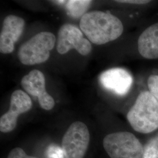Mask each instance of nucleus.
<instances>
[{"instance_id":"9b49d317","label":"nucleus","mask_w":158,"mask_h":158,"mask_svg":"<svg viewBox=\"0 0 158 158\" xmlns=\"http://www.w3.org/2000/svg\"><path fill=\"white\" fill-rule=\"evenodd\" d=\"M137 49L143 59H158V21L143 30L137 40Z\"/></svg>"},{"instance_id":"9d476101","label":"nucleus","mask_w":158,"mask_h":158,"mask_svg":"<svg viewBox=\"0 0 158 158\" xmlns=\"http://www.w3.org/2000/svg\"><path fill=\"white\" fill-rule=\"evenodd\" d=\"M25 21L21 17L10 15L6 17L0 34V52L9 54L14 50L15 44L23 34Z\"/></svg>"},{"instance_id":"0eeeda50","label":"nucleus","mask_w":158,"mask_h":158,"mask_svg":"<svg viewBox=\"0 0 158 158\" xmlns=\"http://www.w3.org/2000/svg\"><path fill=\"white\" fill-rule=\"evenodd\" d=\"M102 87L118 97H124L130 93L134 83L132 75L125 69L114 68L103 72L99 77Z\"/></svg>"},{"instance_id":"20e7f679","label":"nucleus","mask_w":158,"mask_h":158,"mask_svg":"<svg viewBox=\"0 0 158 158\" xmlns=\"http://www.w3.org/2000/svg\"><path fill=\"white\" fill-rule=\"evenodd\" d=\"M104 149L111 158H142L143 148L139 139L129 132H117L106 136Z\"/></svg>"},{"instance_id":"6e6552de","label":"nucleus","mask_w":158,"mask_h":158,"mask_svg":"<svg viewBox=\"0 0 158 158\" xmlns=\"http://www.w3.org/2000/svg\"><path fill=\"white\" fill-rule=\"evenodd\" d=\"M32 107L30 97L21 90L15 91L11 97L8 111L0 118V131L4 133L11 132L17 124L18 116L29 111Z\"/></svg>"},{"instance_id":"4468645a","label":"nucleus","mask_w":158,"mask_h":158,"mask_svg":"<svg viewBox=\"0 0 158 158\" xmlns=\"http://www.w3.org/2000/svg\"><path fill=\"white\" fill-rule=\"evenodd\" d=\"M147 89L158 102V73L149 75L147 80Z\"/></svg>"},{"instance_id":"f03ea898","label":"nucleus","mask_w":158,"mask_h":158,"mask_svg":"<svg viewBox=\"0 0 158 158\" xmlns=\"http://www.w3.org/2000/svg\"><path fill=\"white\" fill-rule=\"evenodd\" d=\"M127 118L138 132L149 134L158 130V102L147 89L138 94Z\"/></svg>"},{"instance_id":"423d86ee","label":"nucleus","mask_w":158,"mask_h":158,"mask_svg":"<svg viewBox=\"0 0 158 158\" xmlns=\"http://www.w3.org/2000/svg\"><path fill=\"white\" fill-rule=\"evenodd\" d=\"M57 51L63 55L71 49H76L83 56L89 55L92 49L90 42L83 37L77 27L71 24H64L58 32Z\"/></svg>"},{"instance_id":"f257e3e1","label":"nucleus","mask_w":158,"mask_h":158,"mask_svg":"<svg viewBox=\"0 0 158 158\" xmlns=\"http://www.w3.org/2000/svg\"><path fill=\"white\" fill-rule=\"evenodd\" d=\"M80 28L88 40L96 45H104L118 39L124 25L115 15L108 12L93 11L81 17Z\"/></svg>"},{"instance_id":"7ed1b4c3","label":"nucleus","mask_w":158,"mask_h":158,"mask_svg":"<svg viewBox=\"0 0 158 158\" xmlns=\"http://www.w3.org/2000/svg\"><path fill=\"white\" fill-rule=\"evenodd\" d=\"M56 40L54 34L50 32H41L34 35L20 46L18 52L19 61L27 66L45 62L49 58Z\"/></svg>"},{"instance_id":"dca6fc26","label":"nucleus","mask_w":158,"mask_h":158,"mask_svg":"<svg viewBox=\"0 0 158 158\" xmlns=\"http://www.w3.org/2000/svg\"><path fill=\"white\" fill-rule=\"evenodd\" d=\"M116 2L120 4H130L134 6H145L149 4L152 1L149 0H123V1H115Z\"/></svg>"},{"instance_id":"f8f14e48","label":"nucleus","mask_w":158,"mask_h":158,"mask_svg":"<svg viewBox=\"0 0 158 158\" xmlns=\"http://www.w3.org/2000/svg\"><path fill=\"white\" fill-rule=\"evenodd\" d=\"M92 1L86 0H71L66 2L69 14L73 18L83 17L89 8Z\"/></svg>"},{"instance_id":"2eb2a0df","label":"nucleus","mask_w":158,"mask_h":158,"mask_svg":"<svg viewBox=\"0 0 158 158\" xmlns=\"http://www.w3.org/2000/svg\"><path fill=\"white\" fill-rule=\"evenodd\" d=\"M7 158H38L27 155L26 152L21 148H15L12 149L8 154Z\"/></svg>"},{"instance_id":"1a4fd4ad","label":"nucleus","mask_w":158,"mask_h":158,"mask_svg":"<svg viewBox=\"0 0 158 158\" xmlns=\"http://www.w3.org/2000/svg\"><path fill=\"white\" fill-rule=\"evenodd\" d=\"M21 85L29 94L38 98L40 106L45 110H51L55 106V101L46 90L45 77L42 72L33 70L23 76Z\"/></svg>"},{"instance_id":"39448f33","label":"nucleus","mask_w":158,"mask_h":158,"mask_svg":"<svg viewBox=\"0 0 158 158\" xmlns=\"http://www.w3.org/2000/svg\"><path fill=\"white\" fill-rule=\"evenodd\" d=\"M90 139V132L85 123L76 121L72 124L63 137L64 158H84Z\"/></svg>"},{"instance_id":"ddd939ff","label":"nucleus","mask_w":158,"mask_h":158,"mask_svg":"<svg viewBox=\"0 0 158 158\" xmlns=\"http://www.w3.org/2000/svg\"><path fill=\"white\" fill-rule=\"evenodd\" d=\"M142 158H158V134L148 142L143 148Z\"/></svg>"}]
</instances>
